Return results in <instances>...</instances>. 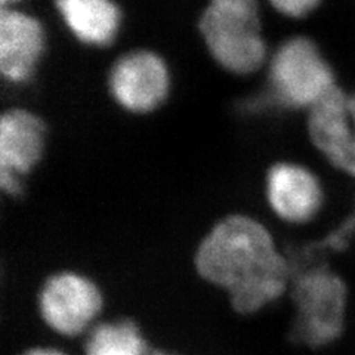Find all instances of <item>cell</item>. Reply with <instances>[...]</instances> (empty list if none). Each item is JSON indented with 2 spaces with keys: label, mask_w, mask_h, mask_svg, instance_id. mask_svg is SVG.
<instances>
[{
  "label": "cell",
  "mask_w": 355,
  "mask_h": 355,
  "mask_svg": "<svg viewBox=\"0 0 355 355\" xmlns=\"http://www.w3.org/2000/svg\"><path fill=\"white\" fill-rule=\"evenodd\" d=\"M197 274L222 288L231 308L253 315L274 304L292 284V265L261 222L244 215L222 219L194 257Z\"/></svg>",
  "instance_id": "1"
},
{
  "label": "cell",
  "mask_w": 355,
  "mask_h": 355,
  "mask_svg": "<svg viewBox=\"0 0 355 355\" xmlns=\"http://www.w3.org/2000/svg\"><path fill=\"white\" fill-rule=\"evenodd\" d=\"M200 31L214 60L227 71L250 74L266 58L257 0H210Z\"/></svg>",
  "instance_id": "2"
},
{
  "label": "cell",
  "mask_w": 355,
  "mask_h": 355,
  "mask_svg": "<svg viewBox=\"0 0 355 355\" xmlns=\"http://www.w3.org/2000/svg\"><path fill=\"white\" fill-rule=\"evenodd\" d=\"M296 317L292 336L309 348H323L336 342L343 331L347 286L338 274L314 266L292 279Z\"/></svg>",
  "instance_id": "3"
},
{
  "label": "cell",
  "mask_w": 355,
  "mask_h": 355,
  "mask_svg": "<svg viewBox=\"0 0 355 355\" xmlns=\"http://www.w3.org/2000/svg\"><path fill=\"white\" fill-rule=\"evenodd\" d=\"M274 98L284 107H315L335 91V77L314 42L293 37L275 51L270 65Z\"/></svg>",
  "instance_id": "4"
},
{
  "label": "cell",
  "mask_w": 355,
  "mask_h": 355,
  "mask_svg": "<svg viewBox=\"0 0 355 355\" xmlns=\"http://www.w3.org/2000/svg\"><path fill=\"white\" fill-rule=\"evenodd\" d=\"M37 309L46 327L64 338L87 335L104 309V295L87 275L61 271L43 283Z\"/></svg>",
  "instance_id": "5"
},
{
  "label": "cell",
  "mask_w": 355,
  "mask_h": 355,
  "mask_svg": "<svg viewBox=\"0 0 355 355\" xmlns=\"http://www.w3.org/2000/svg\"><path fill=\"white\" fill-rule=\"evenodd\" d=\"M108 85L119 105L132 113H148L166 99L169 71L155 53L137 51L117 60L111 69Z\"/></svg>",
  "instance_id": "6"
},
{
  "label": "cell",
  "mask_w": 355,
  "mask_h": 355,
  "mask_svg": "<svg viewBox=\"0 0 355 355\" xmlns=\"http://www.w3.org/2000/svg\"><path fill=\"white\" fill-rule=\"evenodd\" d=\"M308 130L333 166L355 176V95L336 87L309 110Z\"/></svg>",
  "instance_id": "7"
},
{
  "label": "cell",
  "mask_w": 355,
  "mask_h": 355,
  "mask_svg": "<svg viewBox=\"0 0 355 355\" xmlns=\"http://www.w3.org/2000/svg\"><path fill=\"white\" fill-rule=\"evenodd\" d=\"M46 126L26 110H10L0 119V187L9 196L21 193V176L42 157Z\"/></svg>",
  "instance_id": "8"
},
{
  "label": "cell",
  "mask_w": 355,
  "mask_h": 355,
  "mask_svg": "<svg viewBox=\"0 0 355 355\" xmlns=\"http://www.w3.org/2000/svg\"><path fill=\"white\" fill-rule=\"evenodd\" d=\"M266 197L277 216L291 224L313 219L323 205L317 178L302 166L280 163L266 175Z\"/></svg>",
  "instance_id": "9"
},
{
  "label": "cell",
  "mask_w": 355,
  "mask_h": 355,
  "mask_svg": "<svg viewBox=\"0 0 355 355\" xmlns=\"http://www.w3.org/2000/svg\"><path fill=\"white\" fill-rule=\"evenodd\" d=\"M44 49L40 22L19 10L0 14V71L9 82H26L36 70Z\"/></svg>",
  "instance_id": "10"
},
{
  "label": "cell",
  "mask_w": 355,
  "mask_h": 355,
  "mask_svg": "<svg viewBox=\"0 0 355 355\" xmlns=\"http://www.w3.org/2000/svg\"><path fill=\"white\" fill-rule=\"evenodd\" d=\"M71 35L91 46H107L120 28V9L113 0H55Z\"/></svg>",
  "instance_id": "11"
},
{
  "label": "cell",
  "mask_w": 355,
  "mask_h": 355,
  "mask_svg": "<svg viewBox=\"0 0 355 355\" xmlns=\"http://www.w3.org/2000/svg\"><path fill=\"white\" fill-rule=\"evenodd\" d=\"M141 327L130 318L96 323L87 331L85 355H150Z\"/></svg>",
  "instance_id": "12"
},
{
  "label": "cell",
  "mask_w": 355,
  "mask_h": 355,
  "mask_svg": "<svg viewBox=\"0 0 355 355\" xmlns=\"http://www.w3.org/2000/svg\"><path fill=\"white\" fill-rule=\"evenodd\" d=\"M270 3L283 15L301 18L313 12L320 0H270Z\"/></svg>",
  "instance_id": "13"
},
{
  "label": "cell",
  "mask_w": 355,
  "mask_h": 355,
  "mask_svg": "<svg viewBox=\"0 0 355 355\" xmlns=\"http://www.w3.org/2000/svg\"><path fill=\"white\" fill-rule=\"evenodd\" d=\"M21 355H67L58 348H52V347H33L26 349Z\"/></svg>",
  "instance_id": "14"
},
{
  "label": "cell",
  "mask_w": 355,
  "mask_h": 355,
  "mask_svg": "<svg viewBox=\"0 0 355 355\" xmlns=\"http://www.w3.org/2000/svg\"><path fill=\"white\" fill-rule=\"evenodd\" d=\"M150 355H180V354L171 352V351H166V349H154V351H151V354H150Z\"/></svg>",
  "instance_id": "15"
},
{
  "label": "cell",
  "mask_w": 355,
  "mask_h": 355,
  "mask_svg": "<svg viewBox=\"0 0 355 355\" xmlns=\"http://www.w3.org/2000/svg\"><path fill=\"white\" fill-rule=\"evenodd\" d=\"M0 2H2L3 8H6L8 5H12V3H17V2H18V0H0Z\"/></svg>",
  "instance_id": "16"
}]
</instances>
